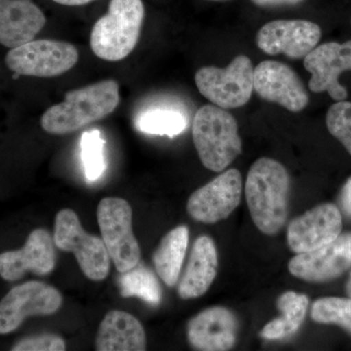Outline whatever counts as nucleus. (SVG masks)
Here are the masks:
<instances>
[{"instance_id":"bb28decb","label":"nucleus","mask_w":351,"mask_h":351,"mask_svg":"<svg viewBox=\"0 0 351 351\" xmlns=\"http://www.w3.org/2000/svg\"><path fill=\"white\" fill-rule=\"evenodd\" d=\"M328 130L351 154V103L337 101L327 112Z\"/></svg>"},{"instance_id":"7ed1b4c3","label":"nucleus","mask_w":351,"mask_h":351,"mask_svg":"<svg viewBox=\"0 0 351 351\" xmlns=\"http://www.w3.org/2000/svg\"><path fill=\"white\" fill-rule=\"evenodd\" d=\"M193 138L201 163L213 172H223L242 152L237 119L218 106H203L197 110Z\"/></svg>"},{"instance_id":"c756f323","label":"nucleus","mask_w":351,"mask_h":351,"mask_svg":"<svg viewBox=\"0 0 351 351\" xmlns=\"http://www.w3.org/2000/svg\"><path fill=\"white\" fill-rule=\"evenodd\" d=\"M341 202L343 211L351 218V178L346 181L343 186Z\"/></svg>"},{"instance_id":"c85d7f7f","label":"nucleus","mask_w":351,"mask_h":351,"mask_svg":"<svg viewBox=\"0 0 351 351\" xmlns=\"http://www.w3.org/2000/svg\"><path fill=\"white\" fill-rule=\"evenodd\" d=\"M304 0H252L254 4L260 7L292 6Z\"/></svg>"},{"instance_id":"20e7f679","label":"nucleus","mask_w":351,"mask_h":351,"mask_svg":"<svg viewBox=\"0 0 351 351\" xmlns=\"http://www.w3.org/2000/svg\"><path fill=\"white\" fill-rule=\"evenodd\" d=\"M144 18L142 0H110L108 13L92 29L94 54L108 62L125 59L137 45Z\"/></svg>"},{"instance_id":"2eb2a0df","label":"nucleus","mask_w":351,"mask_h":351,"mask_svg":"<svg viewBox=\"0 0 351 351\" xmlns=\"http://www.w3.org/2000/svg\"><path fill=\"white\" fill-rule=\"evenodd\" d=\"M54 245V239L48 230H34L19 250L0 254V276L9 282H15L27 272L48 276L56 267Z\"/></svg>"},{"instance_id":"aec40b11","label":"nucleus","mask_w":351,"mask_h":351,"mask_svg":"<svg viewBox=\"0 0 351 351\" xmlns=\"http://www.w3.org/2000/svg\"><path fill=\"white\" fill-rule=\"evenodd\" d=\"M147 337L140 321L132 314L112 311L106 314L96 337L98 351H144Z\"/></svg>"},{"instance_id":"39448f33","label":"nucleus","mask_w":351,"mask_h":351,"mask_svg":"<svg viewBox=\"0 0 351 351\" xmlns=\"http://www.w3.org/2000/svg\"><path fill=\"white\" fill-rule=\"evenodd\" d=\"M55 246L75 256L83 274L90 280L107 278L110 257L103 239L85 232L77 214L71 209L58 212L54 226Z\"/></svg>"},{"instance_id":"412c9836","label":"nucleus","mask_w":351,"mask_h":351,"mask_svg":"<svg viewBox=\"0 0 351 351\" xmlns=\"http://www.w3.org/2000/svg\"><path fill=\"white\" fill-rule=\"evenodd\" d=\"M189 239L188 226H177L161 239L158 248L152 256L157 274L168 287H173L179 280L188 250Z\"/></svg>"},{"instance_id":"9b49d317","label":"nucleus","mask_w":351,"mask_h":351,"mask_svg":"<svg viewBox=\"0 0 351 351\" xmlns=\"http://www.w3.org/2000/svg\"><path fill=\"white\" fill-rule=\"evenodd\" d=\"M321 29L306 20H276L261 27L257 45L267 54L285 55L293 60L302 59L317 46Z\"/></svg>"},{"instance_id":"0eeeda50","label":"nucleus","mask_w":351,"mask_h":351,"mask_svg":"<svg viewBox=\"0 0 351 351\" xmlns=\"http://www.w3.org/2000/svg\"><path fill=\"white\" fill-rule=\"evenodd\" d=\"M254 66L245 55H239L225 69L203 66L195 73L198 91L215 106L226 110L243 107L254 90Z\"/></svg>"},{"instance_id":"393cba45","label":"nucleus","mask_w":351,"mask_h":351,"mask_svg":"<svg viewBox=\"0 0 351 351\" xmlns=\"http://www.w3.org/2000/svg\"><path fill=\"white\" fill-rule=\"evenodd\" d=\"M311 318L323 324H336L351 334V299L322 298L314 302Z\"/></svg>"},{"instance_id":"2f4dec72","label":"nucleus","mask_w":351,"mask_h":351,"mask_svg":"<svg viewBox=\"0 0 351 351\" xmlns=\"http://www.w3.org/2000/svg\"><path fill=\"white\" fill-rule=\"evenodd\" d=\"M346 292H348V297L351 299V274L348 283H346Z\"/></svg>"},{"instance_id":"6e6552de","label":"nucleus","mask_w":351,"mask_h":351,"mask_svg":"<svg viewBox=\"0 0 351 351\" xmlns=\"http://www.w3.org/2000/svg\"><path fill=\"white\" fill-rule=\"evenodd\" d=\"M7 66L18 75L55 77L64 75L78 62V51L64 41L32 40L7 53Z\"/></svg>"},{"instance_id":"ddd939ff","label":"nucleus","mask_w":351,"mask_h":351,"mask_svg":"<svg viewBox=\"0 0 351 351\" xmlns=\"http://www.w3.org/2000/svg\"><path fill=\"white\" fill-rule=\"evenodd\" d=\"M254 90L263 100L291 112H302L308 105V94L301 78L280 62L263 61L254 69Z\"/></svg>"},{"instance_id":"423d86ee","label":"nucleus","mask_w":351,"mask_h":351,"mask_svg":"<svg viewBox=\"0 0 351 351\" xmlns=\"http://www.w3.org/2000/svg\"><path fill=\"white\" fill-rule=\"evenodd\" d=\"M101 239L110 260L120 274L137 267L141 248L133 232V211L128 201L119 197H106L97 209Z\"/></svg>"},{"instance_id":"b1692460","label":"nucleus","mask_w":351,"mask_h":351,"mask_svg":"<svg viewBox=\"0 0 351 351\" xmlns=\"http://www.w3.org/2000/svg\"><path fill=\"white\" fill-rule=\"evenodd\" d=\"M188 119L184 113L167 108H156L141 113L136 119V128L149 135L174 138L186 130Z\"/></svg>"},{"instance_id":"1a4fd4ad","label":"nucleus","mask_w":351,"mask_h":351,"mask_svg":"<svg viewBox=\"0 0 351 351\" xmlns=\"http://www.w3.org/2000/svg\"><path fill=\"white\" fill-rule=\"evenodd\" d=\"M63 297L56 288L40 281H29L15 286L0 302V335L10 334L29 316L56 313Z\"/></svg>"},{"instance_id":"a878e982","label":"nucleus","mask_w":351,"mask_h":351,"mask_svg":"<svg viewBox=\"0 0 351 351\" xmlns=\"http://www.w3.org/2000/svg\"><path fill=\"white\" fill-rule=\"evenodd\" d=\"M105 140L101 137V132L92 130L82 134L80 147H82V158L84 166L85 176L89 182L100 179L106 170L104 147Z\"/></svg>"},{"instance_id":"f257e3e1","label":"nucleus","mask_w":351,"mask_h":351,"mask_svg":"<svg viewBox=\"0 0 351 351\" xmlns=\"http://www.w3.org/2000/svg\"><path fill=\"white\" fill-rule=\"evenodd\" d=\"M290 177L282 164L269 157L254 162L247 176L245 195L254 223L265 234L276 235L288 217Z\"/></svg>"},{"instance_id":"9d476101","label":"nucleus","mask_w":351,"mask_h":351,"mask_svg":"<svg viewBox=\"0 0 351 351\" xmlns=\"http://www.w3.org/2000/svg\"><path fill=\"white\" fill-rule=\"evenodd\" d=\"M241 195V174L237 169H230L195 191L186 210L195 221L216 223L228 218L239 207Z\"/></svg>"},{"instance_id":"473e14b6","label":"nucleus","mask_w":351,"mask_h":351,"mask_svg":"<svg viewBox=\"0 0 351 351\" xmlns=\"http://www.w3.org/2000/svg\"><path fill=\"white\" fill-rule=\"evenodd\" d=\"M213 1H223V0H213Z\"/></svg>"},{"instance_id":"a211bd4d","label":"nucleus","mask_w":351,"mask_h":351,"mask_svg":"<svg viewBox=\"0 0 351 351\" xmlns=\"http://www.w3.org/2000/svg\"><path fill=\"white\" fill-rule=\"evenodd\" d=\"M46 18L31 0H0V44L15 48L34 40Z\"/></svg>"},{"instance_id":"f03ea898","label":"nucleus","mask_w":351,"mask_h":351,"mask_svg":"<svg viewBox=\"0 0 351 351\" xmlns=\"http://www.w3.org/2000/svg\"><path fill=\"white\" fill-rule=\"evenodd\" d=\"M119 103V86L115 80L94 83L71 90L64 101L48 108L41 117L44 131L66 135L107 117Z\"/></svg>"},{"instance_id":"f8f14e48","label":"nucleus","mask_w":351,"mask_h":351,"mask_svg":"<svg viewBox=\"0 0 351 351\" xmlns=\"http://www.w3.org/2000/svg\"><path fill=\"white\" fill-rule=\"evenodd\" d=\"M304 66L311 75L308 87L314 93L327 92L332 100L345 101L348 91L339 84V75L351 71V40L316 46L304 57Z\"/></svg>"},{"instance_id":"dca6fc26","label":"nucleus","mask_w":351,"mask_h":351,"mask_svg":"<svg viewBox=\"0 0 351 351\" xmlns=\"http://www.w3.org/2000/svg\"><path fill=\"white\" fill-rule=\"evenodd\" d=\"M343 228V219L336 205L325 203L291 221L287 241L295 254L316 250L337 239Z\"/></svg>"},{"instance_id":"cd10ccee","label":"nucleus","mask_w":351,"mask_h":351,"mask_svg":"<svg viewBox=\"0 0 351 351\" xmlns=\"http://www.w3.org/2000/svg\"><path fill=\"white\" fill-rule=\"evenodd\" d=\"M13 351H64V339L54 334H41L20 339L11 348Z\"/></svg>"},{"instance_id":"4be33fe9","label":"nucleus","mask_w":351,"mask_h":351,"mask_svg":"<svg viewBox=\"0 0 351 351\" xmlns=\"http://www.w3.org/2000/svg\"><path fill=\"white\" fill-rule=\"evenodd\" d=\"M277 307L282 316L270 321L261 332V337L269 341L287 338L299 330L306 317L308 299L306 295L286 292L277 300Z\"/></svg>"},{"instance_id":"7c9ffc66","label":"nucleus","mask_w":351,"mask_h":351,"mask_svg":"<svg viewBox=\"0 0 351 351\" xmlns=\"http://www.w3.org/2000/svg\"><path fill=\"white\" fill-rule=\"evenodd\" d=\"M53 1L56 2L58 4H62V5L80 6L90 3V2L94 1V0H53Z\"/></svg>"},{"instance_id":"f3484780","label":"nucleus","mask_w":351,"mask_h":351,"mask_svg":"<svg viewBox=\"0 0 351 351\" xmlns=\"http://www.w3.org/2000/svg\"><path fill=\"white\" fill-rule=\"evenodd\" d=\"M239 322L226 307L214 306L201 311L189 320V345L201 351H226L237 341Z\"/></svg>"},{"instance_id":"5701e85b","label":"nucleus","mask_w":351,"mask_h":351,"mask_svg":"<svg viewBox=\"0 0 351 351\" xmlns=\"http://www.w3.org/2000/svg\"><path fill=\"white\" fill-rule=\"evenodd\" d=\"M120 295L123 298L138 297L151 304L158 306L162 300V290L154 272L143 265H137L122 272L119 278Z\"/></svg>"},{"instance_id":"4468645a","label":"nucleus","mask_w":351,"mask_h":351,"mask_svg":"<svg viewBox=\"0 0 351 351\" xmlns=\"http://www.w3.org/2000/svg\"><path fill=\"white\" fill-rule=\"evenodd\" d=\"M351 267V233L339 234L332 242L295 255L289 262V271L307 282H326Z\"/></svg>"},{"instance_id":"6ab92c4d","label":"nucleus","mask_w":351,"mask_h":351,"mask_svg":"<svg viewBox=\"0 0 351 351\" xmlns=\"http://www.w3.org/2000/svg\"><path fill=\"white\" fill-rule=\"evenodd\" d=\"M218 255L213 240L209 237H198L191 249L188 267L178 286L182 300L196 299L209 290L216 278Z\"/></svg>"}]
</instances>
